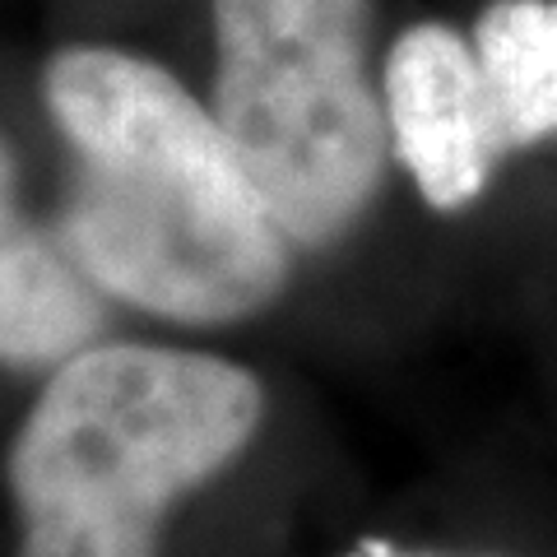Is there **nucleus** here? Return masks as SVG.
Masks as SVG:
<instances>
[{
    "label": "nucleus",
    "mask_w": 557,
    "mask_h": 557,
    "mask_svg": "<svg viewBox=\"0 0 557 557\" xmlns=\"http://www.w3.org/2000/svg\"><path fill=\"white\" fill-rule=\"evenodd\" d=\"M47 112L75 149L57 242L102 298L182 325H228L288 278V233L219 116L131 51L51 57Z\"/></svg>",
    "instance_id": "nucleus-1"
},
{
    "label": "nucleus",
    "mask_w": 557,
    "mask_h": 557,
    "mask_svg": "<svg viewBox=\"0 0 557 557\" xmlns=\"http://www.w3.org/2000/svg\"><path fill=\"white\" fill-rule=\"evenodd\" d=\"M265 395L237 362L149 344L65 358L10 450L20 557H159L163 516L251 446Z\"/></svg>",
    "instance_id": "nucleus-2"
},
{
    "label": "nucleus",
    "mask_w": 557,
    "mask_h": 557,
    "mask_svg": "<svg viewBox=\"0 0 557 557\" xmlns=\"http://www.w3.org/2000/svg\"><path fill=\"white\" fill-rule=\"evenodd\" d=\"M214 116L293 247L344 237L391 153L372 0H214Z\"/></svg>",
    "instance_id": "nucleus-3"
},
{
    "label": "nucleus",
    "mask_w": 557,
    "mask_h": 557,
    "mask_svg": "<svg viewBox=\"0 0 557 557\" xmlns=\"http://www.w3.org/2000/svg\"><path fill=\"white\" fill-rule=\"evenodd\" d=\"M391 145L432 209H465L483 196L507 149L474 42L446 24H413L386 51L381 75Z\"/></svg>",
    "instance_id": "nucleus-4"
},
{
    "label": "nucleus",
    "mask_w": 557,
    "mask_h": 557,
    "mask_svg": "<svg viewBox=\"0 0 557 557\" xmlns=\"http://www.w3.org/2000/svg\"><path fill=\"white\" fill-rule=\"evenodd\" d=\"M102 293L75 270L57 233H42L14 186L0 139V368H61L102 330Z\"/></svg>",
    "instance_id": "nucleus-5"
},
{
    "label": "nucleus",
    "mask_w": 557,
    "mask_h": 557,
    "mask_svg": "<svg viewBox=\"0 0 557 557\" xmlns=\"http://www.w3.org/2000/svg\"><path fill=\"white\" fill-rule=\"evenodd\" d=\"M474 57L507 149L557 131V0H497L474 24Z\"/></svg>",
    "instance_id": "nucleus-6"
}]
</instances>
